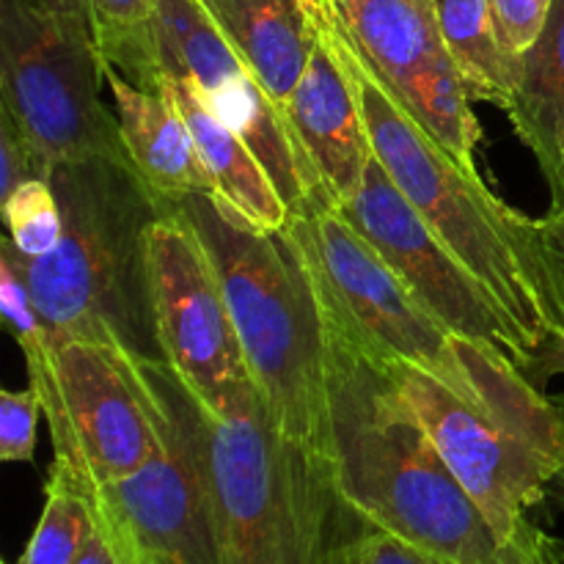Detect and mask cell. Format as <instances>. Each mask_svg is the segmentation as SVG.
<instances>
[{
    "instance_id": "1",
    "label": "cell",
    "mask_w": 564,
    "mask_h": 564,
    "mask_svg": "<svg viewBox=\"0 0 564 564\" xmlns=\"http://www.w3.org/2000/svg\"><path fill=\"white\" fill-rule=\"evenodd\" d=\"M328 455L336 494L364 523L455 564H485L499 538L397 391L383 361L325 319Z\"/></svg>"
},
{
    "instance_id": "2",
    "label": "cell",
    "mask_w": 564,
    "mask_h": 564,
    "mask_svg": "<svg viewBox=\"0 0 564 564\" xmlns=\"http://www.w3.org/2000/svg\"><path fill=\"white\" fill-rule=\"evenodd\" d=\"M330 39L358 88L375 158L413 204L424 224L505 303L540 352L564 334V268L545 220L501 202L479 174L463 169L422 124L391 97L372 66L325 9Z\"/></svg>"
},
{
    "instance_id": "3",
    "label": "cell",
    "mask_w": 564,
    "mask_h": 564,
    "mask_svg": "<svg viewBox=\"0 0 564 564\" xmlns=\"http://www.w3.org/2000/svg\"><path fill=\"white\" fill-rule=\"evenodd\" d=\"M47 182L64 215L50 253L25 259L0 242L31 290L44 339L113 345L135 361L165 364L149 281V229L169 202L149 191L132 165L108 158L64 160Z\"/></svg>"
},
{
    "instance_id": "4",
    "label": "cell",
    "mask_w": 564,
    "mask_h": 564,
    "mask_svg": "<svg viewBox=\"0 0 564 564\" xmlns=\"http://www.w3.org/2000/svg\"><path fill=\"white\" fill-rule=\"evenodd\" d=\"M169 207L207 248L251 378L281 433L328 455V330L290 229L253 226L213 193Z\"/></svg>"
},
{
    "instance_id": "5",
    "label": "cell",
    "mask_w": 564,
    "mask_h": 564,
    "mask_svg": "<svg viewBox=\"0 0 564 564\" xmlns=\"http://www.w3.org/2000/svg\"><path fill=\"white\" fill-rule=\"evenodd\" d=\"M286 229L323 317L378 361L422 369L490 411L532 413L554 402L510 358L446 328L336 207H308Z\"/></svg>"
},
{
    "instance_id": "6",
    "label": "cell",
    "mask_w": 564,
    "mask_h": 564,
    "mask_svg": "<svg viewBox=\"0 0 564 564\" xmlns=\"http://www.w3.org/2000/svg\"><path fill=\"white\" fill-rule=\"evenodd\" d=\"M204 455L226 564H336L356 512L328 463L281 433L262 394L235 416L204 411Z\"/></svg>"
},
{
    "instance_id": "7",
    "label": "cell",
    "mask_w": 564,
    "mask_h": 564,
    "mask_svg": "<svg viewBox=\"0 0 564 564\" xmlns=\"http://www.w3.org/2000/svg\"><path fill=\"white\" fill-rule=\"evenodd\" d=\"M102 80L91 25L64 20L36 0H0V110L14 121L44 180L64 160L130 165L116 110L99 97Z\"/></svg>"
},
{
    "instance_id": "8",
    "label": "cell",
    "mask_w": 564,
    "mask_h": 564,
    "mask_svg": "<svg viewBox=\"0 0 564 564\" xmlns=\"http://www.w3.org/2000/svg\"><path fill=\"white\" fill-rule=\"evenodd\" d=\"M55 460L77 490L119 482L163 449V413L141 361L121 347L42 339L22 350Z\"/></svg>"
},
{
    "instance_id": "9",
    "label": "cell",
    "mask_w": 564,
    "mask_h": 564,
    "mask_svg": "<svg viewBox=\"0 0 564 564\" xmlns=\"http://www.w3.org/2000/svg\"><path fill=\"white\" fill-rule=\"evenodd\" d=\"M141 369L163 413V449L130 477L80 494L121 564H226L204 408L169 364L141 361Z\"/></svg>"
},
{
    "instance_id": "10",
    "label": "cell",
    "mask_w": 564,
    "mask_h": 564,
    "mask_svg": "<svg viewBox=\"0 0 564 564\" xmlns=\"http://www.w3.org/2000/svg\"><path fill=\"white\" fill-rule=\"evenodd\" d=\"M383 367L499 543H507L564 466V419L556 400L532 413L490 411L422 369Z\"/></svg>"
},
{
    "instance_id": "11",
    "label": "cell",
    "mask_w": 564,
    "mask_h": 564,
    "mask_svg": "<svg viewBox=\"0 0 564 564\" xmlns=\"http://www.w3.org/2000/svg\"><path fill=\"white\" fill-rule=\"evenodd\" d=\"M147 248L165 364L209 416L246 411L259 389L207 248L171 207L149 229Z\"/></svg>"
},
{
    "instance_id": "12",
    "label": "cell",
    "mask_w": 564,
    "mask_h": 564,
    "mask_svg": "<svg viewBox=\"0 0 564 564\" xmlns=\"http://www.w3.org/2000/svg\"><path fill=\"white\" fill-rule=\"evenodd\" d=\"M336 209L372 242L375 251L405 281L408 290L446 328L474 345L510 358L527 375L538 367L543 352L532 336L477 279V273H471L424 224L378 158L369 165L358 196Z\"/></svg>"
},
{
    "instance_id": "13",
    "label": "cell",
    "mask_w": 564,
    "mask_h": 564,
    "mask_svg": "<svg viewBox=\"0 0 564 564\" xmlns=\"http://www.w3.org/2000/svg\"><path fill=\"white\" fill-rule=\"evenodd\" d=\"M330 11L391 97L463 169L479 174L482 127L466 77L444 42L433 0H352Z\"/></svg>"
},
{
    "instance_id": "14",
    "label": "cell",
    "mask_w": 564,
    "mask_h": 564,
    "mask_svg": "<svg viewBox=\"0 0 564 564\" xmlns=\"http://www.w3.org/2000/svg\"><path fill=\"white\" fill-rule=\"evenodd\" d=\"M152 33L160 75L191 80L204 102L262 160L292 218L306 213L312 187L284 110L226 42L202 0H154Z\"/></svg>"
},
{
    "instance_id": "15",
    "label": "cell",
    "mask_w": 564,
    "mask_h": 564,
    "mask_svg": "<svg viewBox=\"0 0 564 564\" xmlns=\"http://www.w3.org/2000/svg\"><path fill=\"white\" fill-rule=\"evenodd\" d=\"M281 110L312 187V207H339L358 196L375 149L358 88L330 39L325 14L323 39Z\"/></svg>"
},
{
    "instance_id": "16",
    "label": "cell",
    "mask_w": 564,
    "mask_h": 564,
    "mask_svg": "<svg viewBox=\"0 0 564 564\" xmlns=\"http://www.w3.org/2000/svg\"><path fill=\"white\" fill-rule=\"evenodd\" d=\"M105 83L113 97L127 158L149 191L158 193L163 202H176L187 193L220 196L180 108L171 102L169 94L135 86L110 64H105Z\"/></svg>"
},
{
    "instance_id": "17",
    "label": "cell",
    "mask_w": 564,
    "mask_h": 564,
    "mask_svg": "<svg viewBox=\"0 0 564 564\" xmlns=\"http://www.w3.org/2000/svg\"><path fill=\"white\" fill-rule=\"evenodd\" d=\"M202 6L270 99L284 108L323 39L325 11L306 0H202Z\"/></svg>"
},
{
    "instance_id": "18",
    "label": "cell",
    "mask_w": 564,
    "mask_h": 564,
    "mask_svg": "<svg viewBox=\"0 0 564 564\" xmlns=\"http://www.w3.org/2000/svg\"><path fill=\"white\" fill-rule=\"evenodd\" d=\"M160 91L169 94L171 102L180 108L182 119H185L187 130L196 141L198 154H202L209 176L218 185L220 198L231 204L240 215H246L259 229H286L292 220L290 207L275 191L262 160L253 154L246 138L231 130L185 77L163 75Z\"/></svg>"
},
{
    "instance_id": "19",
    "label": "cell",
    "mask_w": 564,
    "mask_h": 564,
    "mask_svg": "<svg viewBox=\"0 0 564 564\" xmlns=\"http://www.w3.org/2000/svg\"><path fill=\"white\" fill-rule=\"evenodd\" d=\"M505 113L543 171L549 213L564 215V0H554L543 36L523 55L521 83Z\"/></svg>"
},
{
    "instance_id": "20",
    "label": "cell",
    "mask_w": 564,
    "mask_h": 564,
    "mask_svg": "<svg viewBox=\"0 0 564 564\" xmlns=\"http://www.w3.org/2000/svg\"><path fill=\"white\" fill-rule=\"evenodd\" d=\"M433 9L471 97L505 110L521 83L523 58L501 42L490 0H433Z\"/></svg>"
},
{
    "instance_id": "21",
    "label": "cell",
    "mask_w": 564,
    "mask_h": 564,
    "mask_svg": "<svg viewBox=\"0 0 564 564\" xmlns=\"http://www.w3.org/2000/svg\"><path fill=\"white\" fill-rule=\"evenodd\" d=\"M97 47L105 64L135 86L160 91V64L154 50V0H88Z\"/></svg>"
},
{
    "instance_id": "22",
    "label": "cell",
    "mask_w": 564,
    "mask_h": 564,
    "mask_svg": "<svg viewBox=\"0 0 564 564\" xmlns=\"http://www.w3.org/2000/svg\"><path fill=\"white\" fill-rule=\"evenodd\" d=\"M97 529L91 501L66 479L50 474L44 510L28 549L14 564H75Z\"/></svg>"
},
{
    "instance_id": "23",
    "label": "cell",
    "mask_w": 564,
    "mask_h": 564,
    "mask_svg": "<svg viewBox=\"0 0 564 564\" xmlns=\"http://www.w3.org/2000/svg\"><path fill=\"white\" fill-rule=\"evenodd\" d=\"M3 220L9 229L6 240L25 259L50 253L64 235L61 204L44 176L22 182L9 198H3Z\"/></svg>"
},
{
    "instance_id": "24",
    "label": "cell",
    "mask_w": 564,
    "mask_h": 564,
    "mask_svg": "<svg viewBox=\"0 0 564 564\" xmlns=\"http://www.w3.org/2000/svg\"><path fill=\"white\" fill-rule=\"evenodd\" d=\"M39 413L44 411L33 386L25 391H0V457L6 463L33 460Z\"/></svg>"
},
{
    "instance_id": "25",
    "label": "cell",
    "mask_w": 564,
    "mask_h": 564,
    "mask_svg": "<svg viewBox=\"0 0 564 564\" xmlns=\"http://www.w3.org/2000/svg\"><path fill=\"white\" fill-rule=\"evenodd\" d=\"M336 564H455L438 560V556L419 551L413 545L402 543L400 538L380 529L369 527V523L358 521L356 532L350 529L347 540L341 543L339 562Z\"/></svg>"
},
{
    "instance_id": "26",
    "label": "cell",
    "mask_w": 564,
    "mask_h": 564,
    "mask_svg": "<svg viewBox=\"0 0 564 564\" xmlns=\"http://www.w3.org/2000/svg\"><path fill=\"white\" fill-rule=\"evenodd\" d=\"M0 312H3L6 328L14 334L22 350L44 339L42 319L33 306L31 290L6 251H0Z\"/></svg>"
},
{
    "instance_id": "27",
    "label": "cell",
    "mask_w": 564,
    "mask_h": 564,
    "mask_svg": "<svg viewBox=\"0 0 564 564\" xmlns=\"http://www.w3.org/2000/svg\"><path fill=\"white\" fill-rule=\"evenodd\" d=\"M501 42L516 58H523L543 36L554 0H490Z\"/></svg>"
},
{
    "instance_id": "28",
    "label": "cell",
    "mask_w": 564,
    "mask_h": 564,
    "mask_svg": "<svg viewBox=\"0 0 564 564\" xmlns=\"http://www.w3.org/2000/svg\"><path fill=\"white\" fill-rule=\"evenodd\" d=\"M42 176L36 158L17 132L14 121L0 110V198H9L22 182Z\"/></svg>"
},
{
    "instance_id": "29",
    "label": "cell",
    "mask_w": 564,
    "mask_h": 564,
    "mask_svg": "<svg viewBox=\"0 0 564 564\" xmlns=\"http://www.w3.org/2000/svg\"><path fill=\"white\" fill-rule=\"evenodd\" d=\"M485 564H556V540L527 521Z\"/></svg>"
},
{
    "instance_id": "30",
    "label": "cell",
    "mask_w": 564,
    "mask_h": 564,
    "mask_svg": "<svg viewBox=\"0 0 564 564\" xmlns=\"http://www.w3.org/2000/svg\"><path fill=\"white\" fill-rule=\"evenodd\" d=\"M75 564H121L119 556H116L113 545H110V540L105 538L102 529H94L91 540H88V545L83 549V554L77 556Z\"/></svg>"
},
{
    "instance_id": "31",
    "label": "cell",
    "mask_w": 564,
    "mask_h": 564,
    "mask_svg": "<svg viewBox=\"0 0 564 564\" xmlns=\"http://www.w3.org/2000/svg\"><path fill=\"white\" fill-rule=\"evenodd\" d=\"M36 3H42L44 9L53 11V14L64 17V20H75V22H83V25H91V9H88V0H36Z\"/></svg>"
},
{
    "instance_id": "32",
    "label": "cell",
    "mask_w": 564,
    "mask_h": 564,
    "mask_svg": "<svg viewBox=\"0 0 564 564\" xmlns=\"http://www.w3.org/2000/svg\"><path fill=\"white\" fill-rule=\"evenodd\" d=\"M543 220H545V229H549L551 246H554L556 257H560V262H562V268H564V215L549 213Z\"/></svg>"
},
{
    "instance_id": "33",
    "label": "cell",
    "mask_w": 564,
    "mask_h": 564,
    "mask_svg": "<svg viewBox=\"0 0 564 564\" xmlns=\"http://www.w3.org/2000/svg\"><path fill=\"white\" fill-rule=\"evenodd\" d=\"M549 367L551 369H564V334L560 336V341L554 345V350H551Z\"/></svg>"
},
{
    "instance_id": "34",
    "label": "cell",
    "mask_w": 564,
    "mask_h": 564,
    "mask_svg": "<svg viewBox=\"0 0 564 564\" xmlns=\"http://www.w3.org/2000/svg\"><path fill=\"white\" fill-rule=\"evenodd\" d=\"M556 405H560V411H562V419H564V397H560V400H556ZM556 485H560V488L564 490V466H562L560 477H556Z\"/></svg>"
},
{
    "instance_id": "35",
    "label": "cell",
    "mask_w": 564,
    "mask_h": 564,
    "mask_svg": "<svg viewBox=\"0 0 564 564\" xmlns=\"http://www.w3.org/2000/svg\"><path fill=\"white\" fill-rule=\"evenodd\" d=\"M308 6H312V9H317V11H325L328 9V0H306Z\"/></svg>"
},
{
    "instance_id": "36",
    "label": "cell",
    "mask_w": 564,
    "mask_h": 564,
    "mask_svg": "<svg viewBox=\"0 0 564 564\" xmlns=\"http://www.w3.org/2000/svg\"><path fill=\"white\" fill-rule=\"evenodd\" d=\"M556 564H564V543L556 540Z\"/></svg>"
},
{
    "instance_id": "37",
    "label": "cell",
    "mask_w": 564,
    "mask_h": 564,
    "mask_svg": "<svg viewBox=\"0 0 564 564\" xmlns=\"http://www.w3.org/2000/svg\"><path fill=\"white\" fill-rule=\"evenodd\" d=\"M347 3H352V0H328L330 9H341V6H347Z\"/></svg>"
}]
</instances>
